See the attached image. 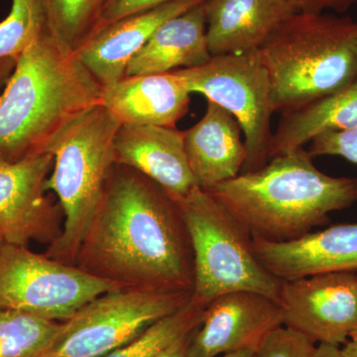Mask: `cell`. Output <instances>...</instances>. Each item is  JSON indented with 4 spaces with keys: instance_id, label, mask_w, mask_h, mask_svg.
<instances>
[{
    "instance_id": "83f0119b",
    "label": "cell",
    "mask_w": 357,
    "mask_h": 357,
    "mask_svg": "<svg viewBox=\"0 0 357 357\" xmlns=\"http://www.w3.org/2000/svg\"><path fill=\"white\" fill-rule=\"evenodd\" d=\"M295 13H347L356 6L357 0H287Z\"/></svg>"
},
{
    "instance_id": "7a4b0ae2",
    "label": "cell",
    "mask_w": 357,
    "mask_h": 357,
    "mask_svg": "<svg viewBox=\"0 0 357 357\" xmlns=\"http://www.w3.org/2000/svg\"><path fill=\"white\" fill-rule=\"evenodd\" d=\"M208 192L252 237L283 243L309 234L330 222L333 211L357 203V178L326 175L301 148Z\"/></svg>"
},
{
    "instance_id": "484cf974",
    "label": "cell",
    "mask_w": 357,
    "mask_h": 357,
    "mask_svg": "<svg viewBox=\"0 0 357 357\" xmlns=\"http://www.w3.org/2000/svg\"><path fill=\"white\" fill-rule=\"evenodd\" d=\"M307 151L312 158L340 156L357 164V128L319 134L311 141Z\"/></svg>"
},
{
    "instance_id": "d6a6232c",
    "label": "cell",
    "mask_w": 357,
    "mask_h": 357,
    "mask_svg": "<svg viewBox=\"0 0 357 357\" xmlns=\"http://www.w3.org/2000/svg\"><path fill=\"white\" fill-rule=\"evenodd\" d=\"M255 351H243L232 352V354H225V356H220L218 357H255Z\"/></svg>"
},
{
    "instance_id": "f1b7e54d",
    "label": "cell",
    "mask_w": 357,
    "mask_h": 357,
    "mask_svg": "<svg viewBox=\"0 0 357 357\" xmlns=\"http://www.w3.org/2000/svg\"><path fill=\"white\" fill-rule=\"evenodd\" d=\"M192 333L194 332L182 340H178L177 342L154 357H189L190 342H191Z\"/></svg>"
},
{
    "instance_id": "f546056e",
    "label": "cell",
    "mask_w": 357,
    "mask_h": 357,
    "mask_svg": "<svg viewBox=\"0 0 357 357\" xmlns=\"http://www.w3.org/2000/svg\"><path fill=\"white\" fill-rule=\"evenodd\" d=\"M15 64V59H6V60L0 61V93L6 86L9 77L13 74Z\"/></svg>"
},
{
    "instance_id": "ac0fdd59",
    "label": "cell",
    "mask_w": 357,
    "mask_h": 357,
    "mask_svg": "<svg viewBox=\"0 0 357 357\" xmlns=\"http://www.w3.org/2000/svg\"><path fill=\"white\" fill-rule=\"evenodd\" d=\"M236 117L220 105L208 102L201 121L183 131L185 153L197 185L210 191L241 173L246 149Z\"/></svg>"
},
{
    "instance_id": "8992f818",
    "label": "cell",
    "mask_w": 357,
    "mask_h": 357,
    "mask_svg": "<svg viewBox=\"0 0 357 357\" xmlns=\"http://www.w3.org/2000/svg\"><path fill=\"white\" fill-rule=\"evenodd\" d=\"M175 201L191 241L194 302L206 307L225 294L249 291L279 303L283 281L258 260L253 237L243 223L199 187Z\"/></svg>"
},
{
    "instance_id": "603a6c76",
    "label": "cell",
    "mask_w": 357,
    "mask_h": 357,
    "mask_svg": "<svg viewBox=\"0 0 357 357\" xmlns=\"http://www.w3.org/2000/svg\"><path fill=\"white\" fill-rule=\"evenodd\" d=\"M206 307L190 299L178 311L156 321L132 342L102 357H154L191 335L201 325Z\"/></svg>"
},
{
    "instance_id": "d4e9b609",
    "label": "cell",
    "mask_w": 357,
    "mask_h": 357,
    "mask_svg": "<svg viewBox=\"0 0 357 357\" xmlns=\"http://www.w3.org/2000/svg\"><path fill=\"white\" fill-rule=\"evenodd\" d=\"M317 347L304 333L283 325L263 340L255 357H312Z\"/></svg>"
},
{
    "instance_id": "4dcf8cb0",
    "label": "cell",
    "mask_w": 357,
    "mask_h": 357,
    "mask_svg": "<svg viewBox=\"0 0 357 357\" xmlns=\"http://www.w3.org/2000/svg\"><path fill=\"white\" fill-rule=\"evenodd\" d=\"M312 357H344L340 347L331 344H318Z\"/></svg>"
},
{
    "instance_id": "2e32d148",
    "label": "cell",
    "mask_w": 357,
    "mask_h": 357,
    "mask_svg": "<svg viewBox=\"0 0 357 357\" xmlns=\"http://www.w3.org/2000/svg\"><path fill=\"white\" fill-rule=\"evenodd\" d=\"M192 93L175 72L124 77L102 88L100 103L121 126L175 128Z\"/></svg>"
},
{
    "instance_id": "5bb4252c",
    "label": "cell",
    "mask_w": 357,
    "mask_h": 357,
    "mask_svg": "<svg viewBox=\"0 0 357 357\" xmlns=\"http://www.w3.org/2000/svg\"><path fill=\"white\" fill-rule=\"evenodd\" d=\"M204 0H174L98 28L75 53L102 88L126 77L131 59L166 21Z\"/></svg>"
},
{
    "instance_id": "cb8c5ba5",
    "label": "cell",
    "mask_w": 357,
    "mask_h": 357,
    "mask_svg": "<svg viewBox=\"0 0 357 357\" xmlns=\"http://www.w3.org/2000/svg\"><path fill=\"white\" fill-rule=\"evenodd\" d=\"M50 31L43 0H13L0 22V61L15 59Z\"/></svg>"
},
{
    "instance_id": "5b68a950",
    "label": "cell",
    "mask_w": 357,
    "mask_h": 357,
    "mask_svg": "<svg viewBox=\"0 0 357 357\" xmlns=\"http://www.w3.org/2000/svg\"><path fill=\"white\" fill-rule=\"evenodd\" d=\"M121 126L98 103L68 122L45 150L53 156L45 190L55 192L65 217L60 236L46 253L49 257L69 264L76 262L116 165L114 139Z\"/></svg>"
},
{
    "instance_id": "44dd1931",
    "label": "cell",
    "mask_w": 357,
    "mask_h": 357,
    "mask_svg": "<svg viewBox=\"0 0 357 357\" xmlns=\"http://www.w3.org/2000/svg\"><path fill=\"white\" fill-rule=\"evenodd\" d=\"M49 28L58 43L76 53L100 28L109 0H43Z\"/></svg>"
},
{
    "instance_id": "6da1fadb",
    "label": "cell",
    "mask_w": 357,
    "mask_h": 357,
    "mask_svg": "<svg viewBox=\"0 0 357 357\" xmlns=\"http://www.w3.org/2000/svg\"><path fill=\"white\" fill-rule=\"evenodd\" d=\"M76 262L126 287H194L191 241L177 202L151 178L117 164Z\"/></svg>"
},
{
    "instance_id": "4fadbf2b",
    "label": "cell",
    "mask_w": 357,
    "mask_h": 357,
    "mask_svg": "<svg viewBox=\"0 0 357 357\" xmlns=\"http://www.w3.org/2000/svg\"><path fill=\"white\" fill-rule=\"evenodd\" d=\"M253 248L263 266L282 281L357 272V223L333 225L283 243L253 237Z\"/></svg>"
},
{
    "instance_id": "e0dca14e",
    "label": "cell",
    "mask_w": 357,
    "mask_h": 357,
    "mask_svg": "<svg viewBox=\"0 0 357 357\" xmlns=\"http://www.w3.org/2000/svg\"><path fill=\"white\" fill-rule=\"evenodd\" d=\"M204 6L213 57L257 51L295 13L287 0H206Z\"/></svg>"
},
{
    "instance_id": "d6986e66",
    "label": "cell",
    "mask_w": 357,
    "mask_h": 357,
    "mask_svg": "<svg viewBox=\"0 0 357 357\" xmlns=\"http://www.w3.org/2000/svg\"><path fill=\"white\" fill-rule=\"evenodd\" d=\"M204 2L160 26L131 59L126 77L164 74L208 63L213 56L206 41Z\"/></svg>"
},
{
    "instance_id": "836d02e7",
    "label": "cell",
    "mask_w": 357,
    "mask_h": 357,
    "mask_svg": "<svg viewBox=\"0 0 357 357\" xmlns=\"http://www.w3.org/2000/svg\"><path fill=\"white\" fill-rule=\"evenodd\" d=\"M356 277H357V272H356ZM354 338H357V326H356V330H354V333H352L351 340H354Z\"/></svg>"
},
{
    "instance_id": "7402d4cb",
    "label": "cell",
    "mask_w": 357,
    "mask_h": 357,
    "mask_svg": "<svg viewBox=\"0 0 357 357\" xmlns=\"http://www.w3.org/2000/svg\"><path fill=\"white\" fill-rule=\"evenodd\" d=\"M61 323L0 307V357H41Z\"/></svg>"
},
{
    "instance_id": "9a60e30c",
    "label": "cell",
    "mask_w": 357,
    "mask_h": 357,
    "mask_svg": "<svg viewBox=\"0 0 357 357\" xmlns=\"http://www.w3.org/2000/svg\"><path fill=\"white\" fill-rule=\"evenodd\" d=\"M115 162L161 185L174 199L198 187L185 153L183 131L153 126H121L114 139Z\"/></svg>"
},
{
    "instance_id": "8fae6325",
    "label": "cell",
    "mask_w": 357,
    "mask_h": 357,
    "mask_svg": "<svg viewBox=\"0 0 357 357\" xmlns=\"http://www.w3.org/2000/svg\"><path fill=\"white\" fill-rule=\"evenodd\" d=\"M52 167L48 152L14 162L0 159V245L52 243L60 236L57 206L45 190Z\"/></svg>"
},
{
    "instance_id": "277c9868",
    "label": "cell",
    "mask_w": 357,
    "mask_h": 357,
    "mask_svg": "<svg viewBox=\"0 0 357 357\" xmlns=\"http://www.w3.org/2000/svg\"><path fill=\"white\" fill-rule=\"evenodd\" d=\"M274 112H287L357 79V20L335 13H295L258 49Z\"/></svg>"
},
{
    "instance_id": "4316f807",
    "label": "cell",
    "mask_w": 357,
    "mask_h": 357,
    "mask_svg": "<svg viewBox=\"0 0 357 357\" xmlns=\"http://www.w3.org/2000/svg\"><path fill=\"white\" fill-rule=\"evenodd\" d=\"M171 1L174 0H109L103 10L100 27L131 14L149 10Z\"/></svg>"
},
{
    "instance_id": "3957f363",
    "label": "cell",
    "mask_w": 357,
    "mask_h": 357,
    "mask_svg": "<svg viewBox=\"0 0 357 357\" xmlns=\"http://www.w3.org/2000/svg\"><path fill=\"white\" fill-rule=\"evenodd\" d=\"M102 86L47 32L21 54L0 93V159L43 153L68 122L100 103Z\"/></svg>"
},
{
    "instance_id": "1f68e13d",
    "label": "cell",
    "mask_w": 357,
    "mask_h": 357,
    "mask_svg": "<svg viewBox=\"0 0 357 357\" xmlns=\"http://www.w3.org/2000/svg\"><path fill=\"white\" fill-rule=\"evenodd\" d=\"M340 349L344 357H357V338L349 340Z\"/></svg>"
},
{
    "instance_id": "ba28073f",
    "label": "cell",
    "mask_w": 357,
    "mask_h": 357,
    "mask_svg": "<svg viewBox=\"0 0 357 357\" xmlns=\"http://www.w3.org/2000/svg\"><path fill=\"white\" fill-rule=\"evenodd\" d=\"M174 72L190 93L204 96L236 117L248 155L241 173L266 165L275 112L269 76L258 50L213 56L199 67Z\"/></svg>"
},
{
    "instance_id": "9c48e42d",
    "label": "cell",
    "mask_w": 357,
    "mask_h": 357,
    "mask_svg": "<svg viewBox=\"0 0 357 357\" xmlns=\"http://www.w3.org/2000/svg\"><path fill=\"white\" fill-rule=\"evenodd\" d=\"M124 287L79 266L33 252L28 246L0 245V307L50 321L72 318L102 294Z\"/></svg>"
},
{
    "instance_id": "52a82bcc",
    "label": "cell",
    "mask_w": 357,
    "mask_h": 357,
    "mask_svg": "<svg viewBox=\"0 0 357 357\" xmlns=\"http://www.w3.org/2000/svg\"><path fill=\"white\" fill-rule=\"evenodd\" d=\"M191 292L124 286L98 296L61 323L41 357H102L178 311Z\"/></svg>"
},
{
    "instance_id": "30bf717a",
    "label": "cell",
    "mask_w": 357,
    "mask_h": 357,
    "mask_svg": "<svg viewBox=\"0 0 357 357\" xmlns=\"http://www.w3.org/2000/svg\"><path fill=\"white\" fill-rule=\"evenodd\" d=\"M284 326L317 344L342 347L357 326L356 272H335L283 281L279 298Z\"/></svg>"
},
{
    "instance_id": "ffe728a7",
    "label": "cell",
    "mask_w": 357,
    "mask_h": 357,
    "mask_svg": "<svg viewBox=\"0 0 357 357\" xmlns=\"http://www.w3.org/2000/svg\"><path fill=\"white\" fill-rule=\"evenodd\" d=\"M357 128V79L335 93L282 112L269 159L304 148L319 134Z\"/></svg>"
},
{
    "instance_id": "7c38bea8",
    "label": "cell",
    "mask_w": 357,
    "mask_h": 357,
    "mask_svg": "<svg viewBox=\"0 0 357 357\" xmlns=\"http://www.w3.org/2000/svg\"><path fill=\"white\" fill-rule=\"evenodd\" d=\"M283 325L276 301L249 291L225 294L204 309L201 325L192 335L189 357L256 351L270 333Z\"/></svg>"
}]
</instances>
